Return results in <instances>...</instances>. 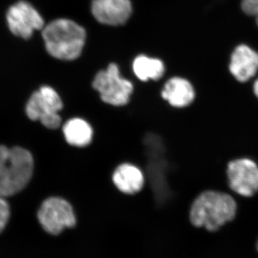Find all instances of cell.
<instances>
[{
  "label": "cell",
  "mask_w": 258,
  "mask_h": 258,
  "mask_svg": "<svg viewBox=\"0 0 258 258\" xmlns=\"http://www.w3.org/2000/svg\"><path fill=\"white\" fill-rule=\"evenodd\" d=\"M237 204L228 194L206 191L195 199L190 210V221L198 227L216 231L235 218Z\"/></svg>",
  "instance_id": "obj_1"
},
{
  "label": "cell",
  "mask_w": 258,
  "mask_h": 258,
  "mask_svg": "<svg viewBox=\"0 0 258 258\" xmlns=\"http://www.w3.org/2000/svg\"><path fill=\"white\" fill-rule=\"evenodd\" d=\"M33 171L34 159L28 150L0 146V196L8 198L25 189Z\"/></svg>",
  "instance_id": "obj_2"
},
{
  "label": "cell",
  "mask_w": 258,
  "mask_h": 258,
  "mask_svg": "<svg viewBox=\"0 0 258 258\" xmlns=\"http://www.w3.org/2000/svg\"><path fill=\"white\" fill-rule=\"evenodd\" d=\"M42 35L47 52L62 60L78 58L86 37L82 27L68 19H57L47 24L42 30Z\"/></svg>",
  "instance_id": "obj_3"
},
{
  "label": "cell",
  "mask_w": 258,
  "mask_h": 258,
  "mask_svg": "<svg viewBox=\"0 0 258 258\" xmlns=\"http://www.w3.org/2000/svg\"><path fill=\"white\" fill-rule=\"evenodd\" d=\"M63 104L58 93L50 86H42L32 93L26 105V113L32 120H40L49 129L60 127L62 119L59 111Z\"/></svg>",
  "instance_id": "obj_4"
},
{
  "label": "cell",
  "mask_w": 258,
  "mask_h": 258,
  "mask_svg": "<svg viewBox=\"0 0 258 258\" xmlns=\"http://www.w3.org/2000/svg\"><path fill=\"white\" fill-rule=\"evenodd\" d=\"M93 87L100 93L102 101L114 106L126 105L133 92V85L120 76L115 63L110 64L106 71H100L96 75Z\"/></svg>",
  "instance_id": "obj_5"
},
{
  "label": "cell",
  "mask_w": 258,
  "mask_h": 258,
  "mask_svg": "<svg viewBox=\"0 0 258 258\" xmlns=\"http://www.w3.org/2000/svg\"><path fill=\"white\" fill-rule=\"evenodd\" d=\"M37 219L43 230L57 235L66 228L74 227L76 217L73 207L64 199L52 197L42 203L37 212Z\"/></svg>",
  "instance_id": "obj_6"
},
{
  "label": "cell",
  "mask_w": 258,
  "mask_h": 258,
  "mask_svg": "<svg viewBox=\"0 0 258 258\" xmlns=\"http://www.w3.org/2000/svg\"><path fill=\"white\" fill-rule=\"evenodd\" d=\"M7 23L15 36L28 40L35 30H42L45 22L40 13L28 2L19 1L7 12Z\"/></svg>",
  "instance_id": "obj_7"
},
{
  "label": "cell",
  "mask_w": 258,
  "mask_h": 258,
  "mask_svg": "<svg viewBox=\"0 0 258 258\" xmlns=\"http://www.w3.org/2000/svg\"><path fill=\"white\" fill-rule=\"evenodd\" d=\"M229 186L241 196L252 197L258 191V166L243 158L230 161L227 166Z\"/></svg>",
  "instance_id": "obj_8"
},
{
  "label": "cell",
  "mask_w": 258,
  "mask_h": 258,
  "mask_svg": "<svg viewBox=\"0 0 258 258\" xmlns=\"http://www.w3.org/2000/svg\"><path fill=\"white\" fill-rule=\"evenodd\" d=\"M91 8L99 23L113 26L124 24L132 13L129 0H93Z\"/></svg>",
  "instance_id": "obj_9"
},
{
  "label": "cell",
  "mask_w": 258,
  "mask_h": 258,
  "mask_svg": "<svg viewBox=\"0 0 258 258\" xmlns=\"http://www.w3.org/2000/svg\"><path fill=\"white\" fill-rule=\"evenodd\" d=\"M258 71V53L246 45H238L231 55L230 71L239 82L252 79Z\"/></svg>",
  "instance_id": "obj_10"
},
{
  "label": "cell",
  "mask_w": 258,
  "mask_h": 258,
  "mask_svg": "<svg viewBox=\"0 0 258 258\" xmlns=\"http://www.w3.org/2000/svg\"><path fill=\"white\" fill-rule=\"evenodd\" d=\"M161 96L171 106L184 108L189 106L195 100V91L192 85L187 80L174 77L164 85Z\"/></svg>",
  "instance_id": "obj_11"
},
{
  "label": "cell",
  "mask_w": 258,
  "mask_h": 258,
  "mask_svg": "<svg viewBox=\"0 0 258 258\" xmlns=\"http://www.w3.org/2000/svg\"><path fill=\"white\" fill-rule=\"evenodd\" d=\"M112 179L117 189L126 195L138 193L144 184L142 171L137 166L126 163L115 169Z\"/></svg>",
  "instance_id": "obj_12"
},
{
  "label": "cell",
  "mask_w": 258,
  "mask_h": 258,
  "mask_svg": "<svg viewBox=\"0 0 258 258\" xmlns=\"http://www.w3.org/2000/svg\"><path fill=\"white\" fill-rule=\"evenodd\" d=\"M64 139L70 145L85 147L92 142L93 129L86 120L80 118L70 119L62 127Z\"/></svg>",
  "instance_id": "obj_13"
},
{
  "label": "cell",
  "mask_w": 258,
  "mask_h": 258,
  "mask_svg": "<svg viewBox=\"0 0 258 258\" xmlns=\"http://www.w3.org/2000/svg\"><path fill=\"white\" fill-rule=\"evenodd\" d=\"M133 69L137 77L142 81H158L164 76L165 68L159 59L139 55L134 61Z\"/></svg>",
  "instance_id": "obj_14"
},
{
  "label": "cell",
  "mask_w": 258,
  "mask_h": 258,
  "mask_svg": "<svg viewBox=\"0 0 258 258\" xmlns=\"http://www.w3.org/2000/svg\"><path fill=\"white\" fill-rule=\"evenodd\" d=\"M10 217V208L6 198L0 196V233L5 230Z\"/></svg>",
  "instance_id": "obj_15"
},
{
  "label": "cell",
  "mask_w": 258,
  "mask_h": 258,
  "mask_svg": "<svg viewBox=\"0 0 258 258\" xmlns=\"http://www.w3.org/2000/svg\"><path fill=\"white\" fill-rule=\"evenodd\" d=\"M241 7L246 15L255 18L258 26V0H242Z\"/></svg>",
  "instance_id": "obj_16"
},
{
  "label": "cell",
  "mask_w": 258,
  "mask_h": 258,
  "mask_svg": "<svg viewBox=\"0 0 258 258\" xmlns=\"http://www.w3.org/2000/svg\"><path fill=\"white\" fill-rule=\"evenodd\" d=\"M253 91L254 94L258 98V79L256 80L253 85Z\"/></svg>",
  "instance_id": "obj_17"
},
{
  "label": "cell",
  "mask_w": 258,
  "mask_h": 258,
  "mask_svg": "<svg viewBox=\"0 0 258 258\" xmlns=\"http://www.w3.org/2000/svg\"><path fill=\"white\" fill-rule=\"evenodd\" d=\"M257 250H258V243H257Z\"/></svg>",
  "instance_id": "obj_18"
}]
</instances>
